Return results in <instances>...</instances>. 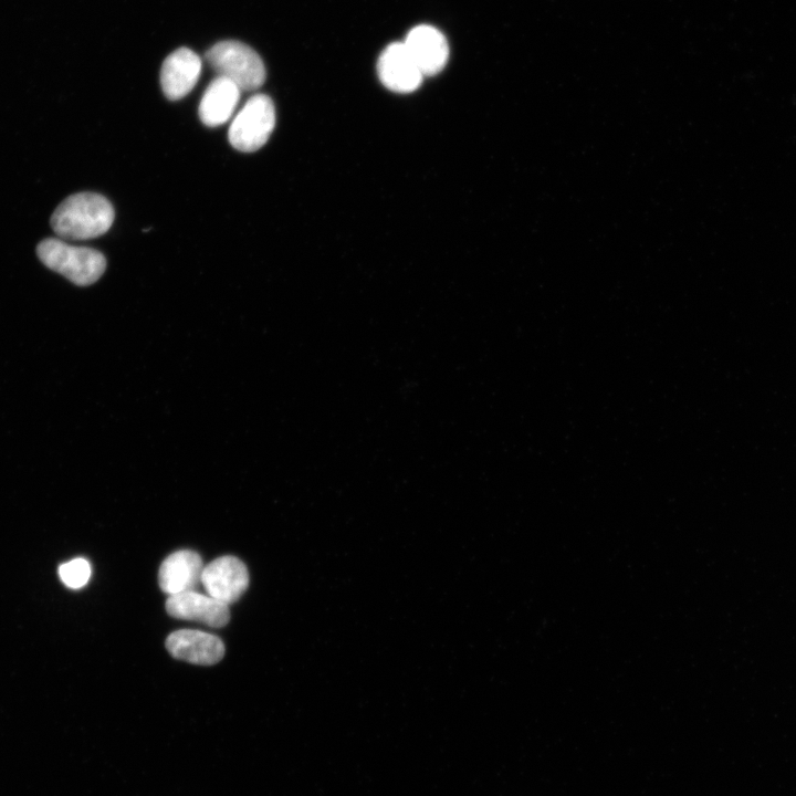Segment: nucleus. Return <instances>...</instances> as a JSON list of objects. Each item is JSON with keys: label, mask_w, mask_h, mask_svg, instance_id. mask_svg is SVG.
I'll return each instance as SVG.
<instances>
[{"label": "nucleus", "mask_w": 796, "mask_h": 796, "mask_svg": "<svg viewBox=\"0 0 796 796\" xmlns=\"http://www.w3.org/2000/svg\"><path fill=\"white\" fill-rule=\"evenodd\" d=\"M206 61L217 72L235 83L241 91H253L265 81V67L260 55L249 45L221 41L206 52Z\"/></svg>", "instance_id": "obj_3"}, {"label": "nucleus", "mask_w": 796, "mask_h": 796, "mask_svg": "<svg viewBox=\"0 0 796 796\" xmlns=\"http://www.w3.org/2000/svg\"><path fill=\"white\" fill-rule=\"evenodd\" d=\"M166 648L174 658L200 666H212L224 656V645L219 637L193 629L171 632Z\"/></svg>", "instance_id": "obj_7"}, {"label": "nucleus", "mask_w": 796, "mask_h": 796, "mask_svg": "<svg viewBox=\"0 0 796 796\" xmlns=\"http://www.w3.org/2000/svg\"><path fill=\"white\" fill-rule=\"evenodd\" d=\"M114 209L102 195L80 192L54 210L51 227L63 239L86 240L104 234L113 224Z\"/></svg>", "instance_id": "obj_1"}, {"label": "nucleus", "mask_w": 796, "mask_h": 796, "mask_svg": "<svg viewBox=\"0 0 796 796\" xmlns=\"http://www.w3.org/2000/svg\"><path fill=\"white\" fill-rule=\"evenodd\" d=\"M377 73L385 87L401 94L417 90L425 77L404 42L385 48L377 63Z\"/></svg>", "instance_id": "obj_6"}, {"label": "nucleus", "mask_w": 796, "mask_h": 796, "mask_svg": "<svg viewBox=\"0 0 796 796\" xmlns=\"http://www.w3.org/2000/svg\"><path fill=\"white\" fill-rule=\"evenodd\" d=\"M62 582L71 588L83 587L91 577V566L84 558H75L60 566Z\"/></svg>", "instance_id": "obj_13"}, {"label": "nucleus", "mask_w": 796, "mask_h": 796, "mask_svg": "<svg viewBox=\"0 0 796 796\" xmlns=\"http://www.w3.org/2000/svg\"><path fill=\"white\" fill-rule=\"evenodd\" d=\"M241 90L227 77L218 75L207 86L200 104V121L217 127L229 121L240 100Z\"/></svg>", "instance_id": "obj_12"}, {"label": "nucleus", "mask_w": 796, "mask_h": 796, "mask_svg": "<svg viewBox=\"0 0 796 796\" xmlns=\"http://www.w3.org/2000/svg\"><path fill=\"white\" fill-rule=\"evenodd\" d=\"M36 254L45 266L80 286L93 284L106 269L105 256L100 251L71 245L60 239L41 241Z\"/></svg>", "instance_id": "obj_2"}, {"label": "nucleus", "mask_w": 796, "mask_h": 796, "mask_svg": "<svg viewBox=\"0 0 796 796\" xmlns=\"http://www.w3.org/2000/svg\"><path fill=\"white\" fill-rule=\"evenodd\" d=\"M166 610L174 618L198 621L213 628L223 627L230 620L227 604L195 590L168 596Z\"/></svg>", "instance_id": "obj_8"}, {"label": "nucleus", "mask_w": 796, "mask_h": 796, "mask_svg": "<svg viewBox=\"0 0 796 796\" xmlns=\"http://www.w3.org/2000/svg\"><path fill=\"white\" fill-rule=\"evenodd\" d=\"M203 567L198 553L177 551L166 557L159 567V587L168 596L195 590L201 583Z\"/></svg>", "instance_id": "obj_11"}, {"label": "nucleus", "mask_w": 796, "mask_h": 796, "mask_svg": "<svg viewBox=\"0 0 796 796\" xmlns=\"http://www.w3.org/2000/svg\"><path fill=\"white\" fill-rule=\"evenodd\" d=\"M200 56L188 48H179L164 61L160 84L165 96L171 101L186 96L197 84L201 73Z\"/></svg>", "instance_id": "obj_10"}, {"label": "nucleus", "mask_w": 796, "mask_h": 796, "mask_svg": "<svg viewBox=\"0 0 796 796\" xmlns=\"http://www.w3.org/2000/svg\"><path fill=\"white\" fill-rule=\"evenodd\" d=\"M404 44L423 76L436 75L448 62L447 39L434 27L427 24L415 27L408 32Z\"/></svg>", "instance_id": "obj_9"}, {"label": "nucleus", "mask_w": 796, "mask_h": 796, "mask_svg": "<svg viewBox=\"0 0 796 796\" xmlns=\"http://www.w3.org/2000/svg\"><path fill=\"white\" fill-rule=\"evenodd\" d=\"M201 584L207 595L229 606L247 590L249 573L239 558L221 556L203 567Z\"/></svg>", "instance_id": "obj_5"}, {"label": "nucleus", "mask_w": 796, "mask_h": 796, "mask_svg": "<svg viewBox=\"0 0 796 796\" xmlns=\"http://www.w3.org/2000/svg\"><path fill=\"white\" fill-rule=\"evenodd\" d=\"M274 126L275 108L272 100L265 94H255L232 121L229 142L240 151H255L268 142Z\"/></svg>", "instance_id": "obj_4"}]
</instances>
